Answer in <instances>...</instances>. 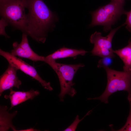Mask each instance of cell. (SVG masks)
Instances as JSON below:
<instances>
[{
    "label": "cell",
    "mask_w": 131,
    "mask_h": 131,
    "mask_svg": "<svg viewBox=\"0 0 131 131\" xmlns=\"http://www.w3.org/2000/svg\"><path fill=\"white\" fill-rule=\"evenodd\" d=\"M113 58L109 57H102L99 60L97 65L98 68L103 67L104 68L108 67L112 63V58Z\"/></svg>",
    "instance_id": "obj_15"
},
{
    "label": "cell",
    "mask_w": 131,
    "mask_h": 131,
    "mask_svg": "<svg viewBox=\"0 0 131 131\" xmlns=\"http://www.w3.org/2000/svg\"><path fill=\"white\" fill-rule=\"evenodd\" d=\"M57 74L59 81L61 91L58 96L61 101H64L65 95L73 97L76 92L72 86L74 76L77 70L84 65L82 63L67 64L57 63L53 61L49 66Z\"/></svg>",
    "instance_id": "obj_5"
},
{
    "label": "cell",
    "mask_w": 131,
    "mask_h": 131,
    "mask_svg": "<svg viewBox=\"0 0 131 131\" xmlns=\"http://www.w3.org/2000/svg\"><path fill=\"white\" fill-rule=\"evenodd\" d=\"M123 24L118 27L112 29L106 37L102 36L101 33L96 31L90 36V42L94 44V47L91 51L92 54L102 57H114L115 56L112 48V42L113 38L117 31Z\"/></svg>",
    "instance_id": "obj_6"
},
{
    "label": "cell",
    "mask_w": 131,
    "mask_h": 131,
    "mask_svg": "<svg viewBox=\"0 0 131 131\" xmlns=\"http://www.w3.org/2000/svg\"><path fill=\"white\" fill-rule=\"evenodd\" d=\"M130 109L129 115L125 125L121 128L116 131H131V103H130Z\"/></svg>",
    "instance_id": "obj_16"
},
{
    "label": "cell",
    "mask_w": 131,
    "mask_h": 131,
    "mask_svg": "<svg viewBox=\"0 0 131 131\" xmlns=\"http://www.w3.org/2000/svg\"><path fill=\"white\" fill-rule=\"evenodd\" d=\"M124 3V1L111 0L108 4L90 12L92 20L89 26L102 25L105 32L111 30L112 26L122 15L125 14L126 11L123 8Z\"/></svg>",
    "instance_id": "obj_2"
},
{
    "label": "cell",
    "mask_w": 131,
    "mask_h": 131,
    "mask_svg": "<svg viewBox=\"0 0 131 131\" xmlns=\"http://www.w3.org/2000/svg\"><path fill=\"white\" fill-rule=\"evenodd\" d=\"M113 52L117 55L123 62L124 71L131 72V38L126 46L120 49L113 50Z\"/></svg>",
    "instance_id": "obj_13"
},
{
    "label": "cell",
    "mask_w": 131,
    "mask_h": 131,
    "mask_svg": "<svg viewBox=\"0 0 131 131\" xmlns=\"http://www.w3.org/2000/svg\"><path fill=\"white\" fill-rule=\"evenodd\" d=\"M87 52L82 49L78 50L63 47L46 57L48 59L55 61L57 59L72 57L75 58L79 55L83 56Z\"/></svg>",
    "instance_id": "obj_11"
},
{
    "label": "cell",
    "mask_w": 131,
    "mask_h": 131,
    "mask_svg": "<svg viewBox=\"0 0 131 131\" xmlns=\"http://www.w3.org/2000/svg\"><path fill=\"white\" fill-rule=\"evenodd\" d=\"M107 74V83L105 90L100 96L89 98L88 100L99 99L101 102L108 103L109 96L114 93L119 91H126L128 93V97L131 96V72L120 71L108 67L104 68Z\"/></svg>",
    "instance_id": "obj_4"
},
{
    "label": "cell",
    "mask_w": 131,
    "mask_h": 131,
    "mask_svg": "<svg viewBox=\"0 0 131 131\" xmlns=\"http://www.w3.org/2000/svg\"><path fill=\"white\" fill-rule=\"evenodd\" d=\"M26 0H0V13L12 26L26 33Z\"/></svg>",
    "instance_id": "obj_3"
},
{
    "label": "cell",
    "mask_w": 131,
    "mask_h": 131,
    "mask_svg": "<svg viewBox=\"0 0 131 131\" xmlns=\"http://www.w3.org/2000/svg\"><path fill=\"white\" fill-rule=\"evenodd\" d=\"M8 22L4 18L1 17L0 20V34L3 35L6 37L9 38V37L6 33L5 31L6 27L8 25Z\"/></svg>",
    "instance_id": "obj_17"
},
{
    "label": "cell",
    "mask_w": 131,
    "mask_h": 131,
    "mask_svg": "<svg viewBox=\"0 0 131 131\" xmlns=\"http://www.w3.org/2000/svg\"><path fill=\"white\" fill-rule=\"evenodd\" d=\"M36 130V129H34L33 128H30L29 129H24V130H18V131H37V130Z\"/></svg>",
    "instance_id": "obj_19"
},
{
    "label": "cell",
    "mask_w": 131,
    "mask_h": 131,
    "mask_svg": "<svg viewBox=\"0 0 131 131\" xmlns=\"http://www.w3.org/2000/svg\"><path fill=\"white\" fill-rule=\"evenodd\" d=\"M91 111H89L81 119H80L79 116L77 115L75 119L73 122L68 127L65 129L64 131H75L77 128V126L80 123L86 116L89 115Z\"/></svg>",
    "instance_id": "obj_14"
},
{
    "label": "cell",
    "mask_w": 131,
    "mask_h": 131,
    "mask_svg": "<svg viewBox=\"0 0 131 131\" xmlns=\"http://www.w3.org/2000/svg\"><path fill=\"white\" fill-rule=\"evenodd\" d=\"M18 69L9 64L5 72L0 76V96L5 90L15 87L18 89L21 84V81L17 75Z\"/></svg>",
    "instance_id": "obj_9"
},
{
    "label": "cell",
    "mask_w": 131,
    "mask_h": 131,
    "mask_svg": "<svg viewBox=\"0 0 131 131\" xmlns=\"http://www.w3.org/2000/svg\"><path fill=\"white\" fill-rule=\"evenodd\" d=\"M128 99L129 102L131 103V96L130 97L128 98Z\"/></svg>",
    "instance_id": "obj_20"
},
{
    "label": "cell",
    "mask_w": 131,
    "mask_h": 131,
    "mask_svg": "<svg viewBox=\"0 0 131 131\" xmlns=\"http://www.w3.org/2000/svg\"><path fill=\"white\" fill-rule=\"evenodd\" d=\"M10 92L8 95H5L6 99L10 100L11 106L9 110L14 106H17L29 99H32L39 94V92L37 90L31 89L27 91H15L12 88L9 89Z\"/></svg>",
    "instance_id": "obj_10"
},
{
    "label": "cell",
    "mask_w": 131,
    "mask_h": 131,
    "mask_svg": "<svg viewBox=\"0 0 131 131\" xmlns=\"http://www.w3.org/2000/svg\"><path fill=\"white\" fill-rule=\"evenodd\" d=\"M125 14L126 15L127 18L123 24L126 25V28L129 32H131V9L129 11H126Z\"/></svg>",
    "instance_id": "obj_18"
},
{
    "label": "cell",
    "mask_w": 131,
    "mask_h": 131,
    "mask_svg": "<svg viewBox=\"0 0 131 131\" xmlns=\"http://www.w3.org/2000/svg\"><path fill=\"white\" fill-rule=\"evenodd\" d=\"M0 108V131H8L10 128L14 131H17L13 125L12 120L17 113L15 111L13 113H9L6 106H1Z\"/></svg>",
    "instance_id": "obj_12"
},
{
    "label": "cell",
    "mask_w": 131,
    "mask_h": 131,
    "mask_svg": "<svg viewBox=\"0 0 131 131\" xmlns=\"http://www.w3.org/2000/svg\"><path fill=\"white\" fill-rule=\"evenodd\" d=\"M120 0V1H124V0Z\"/></svg>",
    "instance_id": "obj_21"
},
{
    "label": "cell",
    "mask_w": 131,
    "mask_h": 131,
    "mask_svg": "<svg viewBox=\"0 0 131 131\" xmlns=\"http://www.w3.org/2000/svg\"><path fill=\"white\" fill-rule=\"evenodd\" d=\"M26 33L37 42L45 41L48 32L54 26L56 15L43 0H26Z\"/></svg>",
    "instance_id": "obj_1"
},
{
    "label": "cell",
    "mask_w": 131,
    "mask_h": 131,
    "mask_svg": "<svg viewBox=\"0 0 131 131\" xmlns=\"http://www.w3.org/2000/svg\"><path fill=\"white\" fill-rule=\"evenodd\" d=\"M28 35L23 33L22 40L20 43L15 41L13 44V49L11 53L16 56L28 59L36 62L42 61L46 63L48 59L46 57L40 56L32 49L30 46L28 40Z\"/></svg>",
    "instance_id": "obj_8"
},
{
    "label": "cell",
    "mask_w": 131,
    "mask_h": 131,
    "mask_svg": "<svg viewBox=\"0 0 131 131\" xmlns=\"http://www.w3.org/2000/svg\"><path fill=\"white\" fill-rule=\"evenodd\" d=\"M0 55L5 58L10 64L25 73L31 76L40 83L45 89L50 91L53 89L49 82L43 80L40 76L35 68L21 59L12 54L11 53L0 49Z\"/></svg>",
    "instance_id": "obj_7"
}]
</instances>
